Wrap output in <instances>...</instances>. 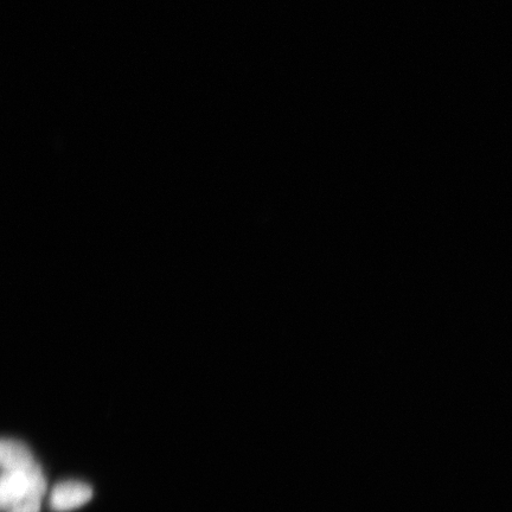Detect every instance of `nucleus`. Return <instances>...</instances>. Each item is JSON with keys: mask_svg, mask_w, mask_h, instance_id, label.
<instances>
[{"mask_svg": "<svg viewBox=\"0 0 512 512\" xmlns=\"http://www.w3.org/2000/svg\"><path fill=\"white\" fill-rule=\"evenodd\" d=\"M46 492L47 479L38 463L25 470L3 471L0 482V508L5 512L27 499H42Z\"/></svg>", "mask_w": 512, "mask_h": 512, "instance_id": "obj_1", "label": "nucleus"}, {"mask_svg": "<svg viewBox=\"0 0 512 512\" xmlns=\"http://www.w3.org/2000/svg\"><path fill=\"white\" fill-rule=\"evenodd\" d=\"M93 490L91 486L76 482V480H67L55 485L50 494V508L56 512H67L78 509L91 501Z\"/></svg>", "mask_w": 512, "mask_h": 512, "instance_id": "obj_2", "label": "nucleus"}, {"mask_svg": "<svg viewBox=\"0 0 512 512\" xmlns=\"http://www.w3.org/2000/svg\"><path fill=\"white\" fill-rule=\"evenodd\" d=\"M29 447L15 439H3L0 445V464L3 471L25 470L36 464Z\"/></svg>", "mask_w": 512, "mask_h": 512, "instance_id": "obj_3", "label": "nucleus"}, {"mask_svg": "<svg viewBox=\"0 0 512 512\" xmlns=\"http://www.w3.org/2000/svg\"><path fill=\"white\" fill-rule=\"evenodd\" d=\"M42 499L31 498L22 503L15 505V507L6 510L5 512H41Z\"/></svg>", "mask_w": 512, "mask_h": 512, "instance_id": "obj_4", "label": "nucleus"}]
</instances>
